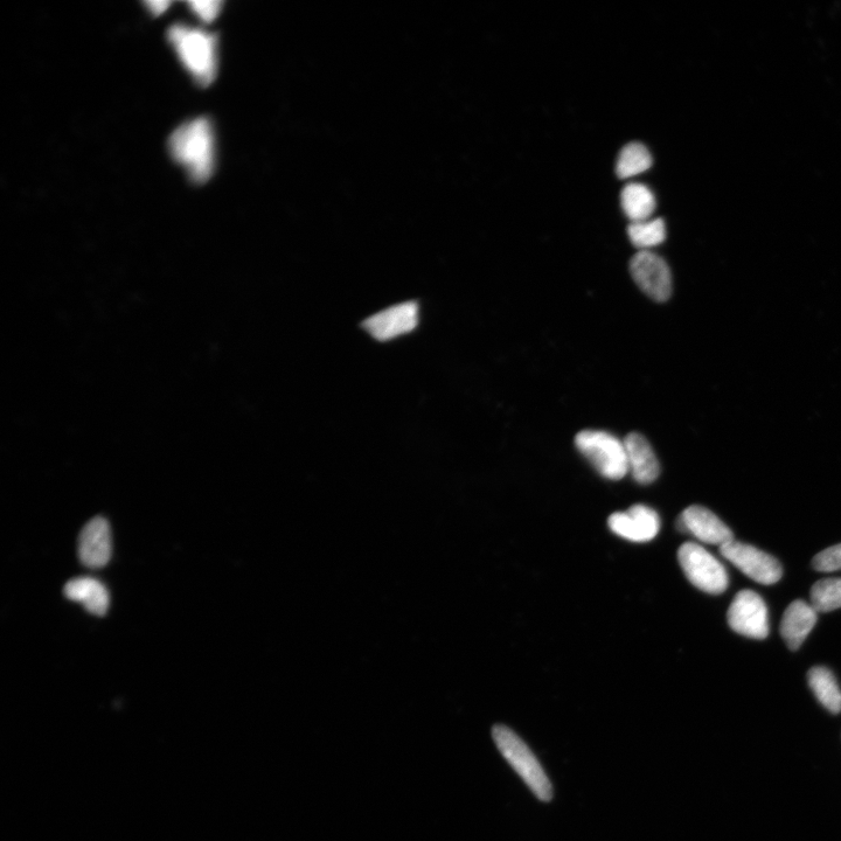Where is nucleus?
Returning a JSON list of instances; mask_svg holds the SVG:
<instances>
[{
    "instance_id": "obj_1",
    "label": "nucleus",
    "mask_w": 841,
    "mask_h": 841,
    "mask_svg": "<svg viewBox=\"0 0 841 841\" xmlns=\"http://www.w3.org/2000/svg\"><path fill=\"white\" fill-rule=\"evenodd\" d=\"M170 154L196 184H204L215 168V139L212 123L205 117L184 123L169 139Z\"/></svg>"
},
{
    "instance_id": "obj_2",
    "label": "nucleus",
    "mask_w": 841,
    "mask_h": 841,
    "mask_svg": "<svg viewBox=\"0 0 841 841\" xmlns=\"http://www.w3.org/2000/svg\"><path fill=\"white\" fill-rule=\"evenodd\" d=\"M168 38L198 85L210 86L218 73L217 37L203 30L175 25L170 27Z\"/></svg>"
},
{
    "instance_id": "obj_3",
    "label": "nucleus",
    "mask_w": 841,
    "mask_h": 841,
    "mask_svg": "<svg viewBox=\"0 0 841 841\" xmlns=\"http://www.w3.org/2000/svg\"><path fill=\"white\" fill-rule=\"evenodd\" d=\"M493 740L510 766L523 778L527 787L542 802L553 798L552 783L530 747L509 727L497 725L492 729Z\"/></svg>"
},
{
    "instance_id": "obj_4",
    "label": "nucleus",
    "mask_w": 841,
    "mask_h": 841,
    "mask_svg": "<svg viewBox=\"0 0 841 841\" xmlns=\"http://www.w3.org/2000/svg\"><path fill=\"white\" fill-rule=\"evenodd\" d=\"M580 453L603 477L618 481L629 474L624 442L601 430H583L575 437Z\"/></svg>"
},
{
    "instance_id": "obj_5",
    "label": "nucleus",
    "mask_w": 841,
    "mask_h": 841,
    "mask_svg": "<svg viewBox=\"0 0 841 841\" xmlns=\"http://www.w3.org/2000/svg\"><path fill=\"white\" fill-rule=\"evenodd\" d=\"M678 560L694 587L712 595L726 592L729 583L726 568L703 546L686 542L679 548Z\"/></svg>"
},
{
    "instance_id": "obj_6",
    "label": "nucleus",
    "mask_w": 841,
    "mask_h": 841,
    "mask_svg": "<svg viewBox=\"0 0 841 841\" xmlns=\"http://www.w3.org/2000/svg\"><path fill=\"white\" fill-rule=\"evenodd\" d=\"M720 553L748 578L761 585H774L782 578L780 562L754 546L734 540L720 547Z\"/></svg>"
},
{
    "instance_id": "obj_7",
    "label": "nucleus",
    "mask_w": 841,
    "mask_h": 841,
    "mask_svg": "<svg viewBox=\"0 0 841 841\" xmlns=\"http://www.w3.org/2000/svg\"><path fill=\"white\" fill-rule=\"evenodd\" d=\"M727 620L729 627L742 636L764 639L769 635L767 604L753 590H741L735 595Z\"/></svg>"
},
{
    "instance_id": "obj_8",
    "label": "nucleus",
    "mask_w": 841,
    "mask_h": 841,
    "mask_svg": "<svg viewBox=\"0 0 841 841\" xmlns=\"http://www.w3.org/2000/svg\"><path fill=\"white\" fill-rule=\"evenodd\" d=\"M630 273L637 286L653 301L665 302L671 297V270L662 257L642 250L632 257Z\"/></svg>"
},
{
    "instance_id": "obj_9",
    "label": "nucleus",
    "mask_w": 841,
    "mask_h": 841,
    "mask_svg": "<svg viewBox=\"0 0 841 841\" xmlns=\"http://www.w3.org/2000/svg\"><path fill=\"white\" fill-rule=\"evenodd\" d=\"M420 322V307L416 302L393 305L367 318L363 326L368 335L379 342H388L414 331Z\"/></svg>"
},
{
    "instance_id": "obj_10",
    "label": "nucleus",
    "mask_w": 841,
    "mask_h": 841,
    "mask_svg": "<svg viewBox=\"0 0 841 841\" xmlns=\"http://www.w3.org/2000/svg\"><path fill=\"white\" fill-rule=\"evenodd\" d=\"M681 533L692 534L705 544L722 547L734 541V534L724 521L706 509V507L692 505L680 514L677 521Z\"/></svg>"
},
{
    "instance_id": "obj_11",
    "label": "nucleus",
    "mask_w": 841,
    "mask_h": 841,
    "mask_svg": "<svg viewBox=\"0 0 841 841\" xmlns=\"http://www.w3.org/2000/svg\"><path fill=\"white\" fill-rule=\"evenodd\" d=\"M608 525L618 537L634 542H648L657 537L660 518L651 507L638 504L631 506L628 511L611 514Z\"/></svg>"
},
{
    "instance_id": "obj_12",
    "label": "nucleus",
    "mask_w": 841,
    "mask_h": 841,
    "mask_svg": "<svg viewBox=\"0 0 841 841\" xmlns=\"http://www.w3.org/2000/svg\"><path fill=\"white\" fill-rule=\"evenodd\" d=\"M79 558L88 568H102L111 558V533L108 521L96 517L83 527L79 537Z\"/></svg>"
},
{
    "instance_id": "obj_13",
    "label": "nucleus",
    "mask_w": 841,
    "mask_h": 841,
    "mask_svg": "<svg viewBox=\"0 0 841 841\" xmlns=\"http://www.w3.org/2000/svg\"><path fill=\"white\" fill-rule=\"evenodd\" d=\"M817 616L816 609L802 600L792 602L785 610L781 622V635L790 650L796 651L801 648L806 637L815 628Z\"/></svg>"
},
{
    "instance_id": "obj_14",
    "label": "nucleus",
    "mask_w": 841,
    "mask_h": 841,
    "mask_svg": "<svg viewBox=\"0 0 841 841\" xmlns=\"http://www.w3.org/2000/svg\"><path fill=\"white\" fill-rule=\"evenodd\" d=\"M624 446L629 472L635 481L643 485L655 482L659 476L660 465L648 440L634 433L624 440Z\"/></svg>"
},
{
    "instance_id": "obj_15",
    "label": "nucleus",
    "mask_w": 841,
    "mask_h": 841,
    "mask_svg": "<svg viewBox=\"0 0 841 841\" xmlns=\"http://www.w3.org/2000/svg\"><path fill=\"white\" fill-rule=\"evenodd\" d=\"M68 600L81 602L90 614L104 616L109 608L110 597L106 587L92 578L73 579L65 586Z\"/></svg>"
},
{
    "instance_id": "obj_16",
    "label": "nucleus",
    "mask_w": 841,
    "mask_h": 841,
    "mask_svg": "<svg viewBox=\"0 0 841 841\" xmlns=\"http://www.w3.org/2000/svg\"><path fill=\"white\" fill-rule=\"evenodd\" d=\"M621 205L631 224L650 220L656 211L655 194L648 186L631 183L621 193Z\"/></svg>"
},
{
    "instance_id": "obj_17",
    "label": "nucleus",
    "mask_w": 841,
    "mask_h": 841,
    "mask_svg": "<svg viewBox=\"0 0 841 841\" xmlns=\"http://www.w3.org/2000/svg\"><path fill=\"white\" fill-rule=\"evenodd\" d=\"M808 681L819 703L832 714L841 712V690L833 673L823 666L813 667L808 673Z\"/></svg>"
},
{
    "instance_id": "obj_18",
    "label": "nucleus",
    "mask_w": 841,
    "mask_h": 841,
    "mask_svg": "<svg viewBox=\"0 0 841 841\" xmlns=\"http://www.w3.org/2000/svg\"><path fill=\"white\" fill-rule=\"evenodd\" d=\"M652 166V156L648 148L642 143H630L618 155L616 173L621 179H629L645 171Z\"/></svg>"
},
{
    "instance_id": "obj_19",
    "label": "nucleus",
    "mask_w": 841,
    "mask_h": 841,
    "mask_svg": "<svg viewBox=\"0 0 841 841\" xmlns=\"http://www.w3.org/2000/svg\"><path fill=\"white\" fill-rule=\"evenodd\" d=\"M629 239L632 245L642 250L659 246L666 239V226L662 219H650L630 224Z\"/></svg>"
},
{
    "instance_id": "obj_20",
    "label": "nucleus",
    "mask_w": 841,
    "mask_h": 841,
    "mask_svg": "<svg viewBox=\"0 0 841 841\" xmlns=\"http://www.w3.org/2000/svg\"><path fill=\"white\" fill-rule=\"evenodd\" d=\"M811 606L817 613H830L841 608V579H824L813 585Z\"/></svg>"
},
{
    "instance_id": "obj_21",
    "label": "nucleus",
    "mask_w": 841,
    "mask_h": 841,
    "mask_svg": "<svg viewBox=\"0 0 841 841\" xmlns=\"http://www.w3.org/2000/svg\"><path fill=\"white\" fill-rule=\"evenodd\" d=\"M812 566L816 571L823 573L841 571V544L818 553L812 560Z\"/></svg>"
},
{
    "instance_id": "obj_22",
    "label": "nucleus",
    "mask_w": 841,
    "mask_h": 841,
    "mask_svg": "<svg viewBox=\"0 0 841 841\" xmlns=\"http://www.w3.org/2000/svg\"><path fill=\"white\" fill-rule=\"evenodd\" d=\"M222 5L224 3L220 0H204V2L196 0L190 3L191 9L206 23H212L219 16Z\"/></svg>"
},
{
    "instance_id": "obj_23",
    "label": "nucleus",
    "mask_w": 841,
    "mask_h": 841,
    "mask_svg": "<svg viewBox=\"0 0 841 841\" xmlns=\"http://www.w3.org/2000/svg\"><path fill=\"white\" fill-rule=\"evenodd\" d=\"M148 6V9L154 16H161L163 13L170 8V2H164V0H151V2L145 3Z\"/></svg>"
}]
</instances>
